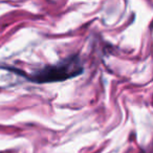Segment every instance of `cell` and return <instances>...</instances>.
<instances>
[{
    "label": "cell",
    "instance_id": "1",
    "mask_svg": "<svg viewBox=\"0 0 153 153\" xmlns=\"http://www.w3.org/2000/svg\"><path fill=\"white\" fill-rule=\"evenodd\" d=\"M83 72L79 55H72L53 65H47L36 69L30 74H21L26 79L36 83H51L71 79Z\"/></svg>",
    "mask_w": 153,
    "mask_h": 153
}]
</instances>
